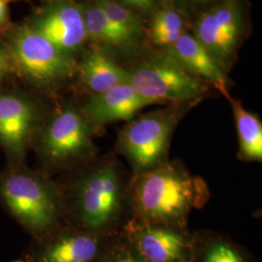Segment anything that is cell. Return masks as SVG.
<instances>
[{
    "mask_svg": "<svg viewBox=\"0 0 262 262\" xmlns=\"http://www.w3.org/2000/svg\"><path fill=\"white\" fill-rule=\"evenodd\" d=\"M136 220L173 226L185 223L189 213L209 198L206 183L181 163L164 161L135 174L129 190Z\"/></svg>",
    "mask_w": 262,
    "mask_h": 262,
    "instance_id": "obj_1",
    "label": "cell"
},
{
    "mask_svg": "<svg viewBox=\"0 0 262 262\" xmlns=\"http://www.w3.org/2000/svg\"><path fill=\"white\" fill-rule=\"evenodd\" d=\"M183 116L181 107L147 113L122 128L118 149L129 160L135 174L167 160L171 136Z\"/></svg>",
    "mask_w": 262,
    "mask_h": 262,
    "instance_id": "obj_2",
    "label": "cell"
},
{
    "mask_svg": "<svg viewBox=\"0 0 262 262\" xmlns=\"http://www.w3.org/2000/svg\"><path fill=\"white\" fill-rule=\"evenodd\" d=\"M123 200L122 171L114 159L93 169L76 188L78 215L90 230H101L115 225L122 214Z\"/></svg>",
    "mask_w": 262,
    "mask_h": 262,
    "instance_id": "obj_3",
    "label": "cell"
},
{
    "mask_svg": "<svg viewBox=\"0 0 262 262\" xmlns=\"http://www.w3.org/2000/svg\"><path fill=\"white\" fill-rule=\"evenodd\" d=\"M127 71L128 84L152 104L196 101L208 90L204 81L167 56L150 58Z\"/></svg>",
    "mask_w": 262,
    "mask_h": 262,
    "instance_id": "obj_4",
    "label": "cell"
},
{
    "mask_svg": "<svg viewBox=\"0 0 262 262\" xmlns=\"http://www.w3.org/2000/svg\"><path fill=\"white\" fill-rule=\"evenodd\" d=\"M9 55L23 74L37 84H56L72 77L78 69L70 54L32 28H24L16 34Z\"/></svg>",
    "mask_w": 262,
    "mask_h": 262,
    "instance_id": "obj_5",
    "label": "cell"
},
{
    "mask_svg": "<svg viewBox=\"0 0 262 262\" xmlns=\"http://www.w3.org/2000/svg\"><path fill=\"white\" fill-rule=\"evenodd\" d=\"M0 190L12 212L30 228L44 230L54 224L57 213L56 197L41 180L13 174L3 180Z\"/></svg>",
    "mask_w": 262,
    "mask_h": 262,
    "instance_id": "obj_6",
    "label": "cell"
},
{
    "mask_svg": "<svg viewBox=\"0 0 262 262\" xmlns=\"http://www.w3.org/2000/svg\"><path fill=\"white\" fill-rule=\"evenodd\" d=\"M238 0H225L204 13L194 28V37L220 66H226L242 33Z\"/></svg>",
    "mask_w": 262,
    "mask_h": 262,
    "instance_id": "obj_7",
    "label": "cell"
},
{
    "mask_svg": "<svg viewBox=\"0 0 262 262\" xmlns=\"http://www.w3.org/2000/svg\"><path fill=\"white\" fill-rule=\"evenodd\" d=\"M92 124L85 115L73 108L58 113L42 136L46 157L59 163L88 155L93 150Z\"/></svg>",
    "mask_w": 262,
    "mask_h": 262,
    "instance_id": "obj_8",
    "label": "cell"
},
{
    "mask_svg": "<svg viewBox=\"0 0 262 262\" xmlns=\"http://www.w3.org/2000/svg\"><path fill=\"white\" fill-rule=\"evenodd\" d=\"M31 28L68 54L78 50L86 39L83 10L71 1L51 7Z\"/></svg>",
    "mask_w": 262,
    "mask_h": 262,
    "instance_id": "obj_9",
    "label": "cell"
},
{
    "mask_svg": "<svg viewBox=\"0 0 262 262\" xmlns=\"http://www.w3.org/2000/svg\"><path fill=\"white\" fill-rule=\"evenodd\" d=\"M152 103L141 97L128 83L118 84L102 94H93L84 107V115L94 125L117 121H131Z\"/></svg>",
    "mask_w": 262,
    "mask_h": 262,
    "instance_id": "obj_10",
    "label": "cell"
},
{
    "mask_svg": "<svg viewBox=\"0 0 262 262\" xmlns=\"http://www.w3.org/2000/svg\"><path fill=\"white\" fill-rule=\"evenodd\" d=\"M130 229L144 261L178 262L184 258L187 241L170 226L139 220L131 223Z\"/></svg>",
    "mask_w": 262,
    "mask_h": 262,
    "instance_id": "obj_11",
    "label": "cell"
},
{
    "mask_svg": "<svg viewBox=\"0 0 262 262\" xmlns=\"http://www.w3.org/2000/svg\"><path fill=\"white\" fill-rule=\"evenodd\" d=\"M166 56L187 72L213 84L226 98L231 99L224 68L194 36L183 33L174 44L169 46Z\"/></svg>",
    "mask_w": 262,
    "mask_h": 262,
    "instance_id": "obj_12",
    "label": "cell"
},
{
    "mask_svg": "<svg viewBox=\"0 0 262 262\" xmlns=\"http://www.w3.org/2000/svg\"><path fill=\"white\" fill-rule=\"evenodd\" d=\"M34 122V110L25 98L0 94V141L16 155H21Z\"/></svg>",
    "mask_w": 262,
    "mask_h": 262,
    "instance_id": "obj_13",
    "label": "cell"
},
{
    "mask_svg": "<svg viewBox=\"0 0 262 262\" xmlns=\"http://www.w3.org/2000/svg\"><path fill=\"white\" fill-rule=\"evenodd\" d=\"M78 69L85 86L94 94L128 83V71L99 51H93L85 56Z\"/></svg>",
    "mask_w": 262,
    "mask_h": 262,
    "instance_id": "obj_14",
    "label": "cell"
},
{
    "mask_svg": "<svg viewBox=\"0 0 262 262\" xmlns=\"http://www.w3.org/2000/svg\"><path fill=\"white\" fill-rule=\"evenodd\" d=\"M239 139V159L261 161L262 124L260 119L248 112L240 101L230 99Z\"/></svg>",
    "mask_w": 262,
    "mask_h": 262,
    "instance_id": "obj_15",
    "label": "cell"
},
{
    "mask_svg": "<svg viewBox=\"0 0 262 262\" xmlns=\"http://www.w3.org/2000/svg\"><path fill=\"white\" fill-rule=\"evenodd\" d=\"M98 252L97 240L88 235L66 236L49 247L43 262H91Z\"/></svg>",
    "mask_w": 262,
    "mask_h": 262,
    "instance_id": "obj_16",
    "label": "cell"
},
{
    "mask_svg": "<svg viewBox=\"0 0 262 262\" xmlns=\"http://www.w3.org/2000/svg\"><path fill=\"white\" fill-rule=\"evenodd\" d=\"M83 10L86 39L110 47H128L120 32L113 27L96 0L85 4Z\"/></svg>",
    "mask_w": 262,
    "mask_h": 262,
    "instance_id": "obj_17",
    "label": "cell"
},
{
    "mask_svg": "<svg viewBox=\"0 0 262 262\" xmlns=\"http://www.w3.org/2000/svg\"><path fill=\"white\" fill-rule=\"evenodd\" d=\"M96 2L128 46L138 41L142 35V26L130 8L125 7L117 0H96Z\"/></svg>",
    "mask_w": 262,
    "mask_h": 262,
    "instance_id": "obj_18",
    "label": "cell"
},
{
    "mask_svg": "<svg viewBox=\"0 0 262 262\" xmlns=\"http://www.w3.org/2000/svg\"><path fill=\"white\" fill-rule=\"evenodd\" d=\"M184 30V20L177 11L171 8L160 10L152 20L150 36L159 46L169 47L174 44Z\"/></svg>",
    "mask_w": 262,
    "mask_h": 262,
    "instance_id": "obj_19",
    "label": "cell"
},
{
    "mask_svg": "<svg viewBox=\"0 0 262 262\" xmlns=\"http://www.w3.org/2000/svg\"><path fill=\"white\" fill-rule=\"evenodd\" d=\"M204 262H244L243 257L232 247L217 243L209 249Z\"/></svg>",
    "mask_w": 262,
    "mask_h": 262,
    "instance_id": "obj_20",
    "label": "cell"
},
{
    "mask_svg": "<svg viewBox=\"0 0 262 262\" xmlns=\"http://www.w3.org/2000/svg\"><path fill=\"white\" fill-rule=\"evenodd\" d=\"M11 57L9 53H7L3 48L0 46V80L4 79L9 75L11 72Z\"/></svg>",
    "mask_w": 262,
    "mask_h": 262,
    "instance_id": "obj_21",
    "label": "cell"
},
{
    "mask_svg": "<svg viewBox=\"0 0 262 262\" xmlns=\"http://www.w3.org/2000/svg\"><path fill=\"white\" fill-rule=\"evenodd\" d=\"M118 2H120L122 5H124L125 7L128 8H136V9L140 10L146 12V8L144 6V3L142 0H117Z\"/></svg>",
    "mask_w": 262,
    "mask_h": 262,
    "instance_id": "obj_22",
    "label": "cell"
},
{
    "mask_svg": "<svg viewBox=\"0 0 262 262\" xmlns=\"http://www.w3.org/2000/svg\"><path fill=\"white\" fill-rule=\"evenodd\" d=\"M112 262H145L140 257L134 256L130 253H123L119 256H117Z\"/></svg>",
    "mask_w": 262,
    "mask_h": 262,
    "instance_id": "obj_23",
    "label": "cell"
},
{
    "mask_svg": "<svg viewBox=\"0 0 262 262\" xmlns=\"http://www.w3.org/2000/svg\"><path fill=\"white\" fill-rule=\"evenodd\" d=\"M8 19V9H7V1L0 0V25L5 24Z\"/></svg>",
    "mask_w": 262,
    "mask_h": 262,
    "instance_id": "obj_24",
    "label": "cell"
},
{
    "mask_svg": "<svg viewBox=\"0 0 262 262\" xmlns=\"http://www.w3.org/2000/svg\"><path fill=\"white\" fill-rule=\"evenodd\" d=\"M143 3H144V6L146 8V11H149L151 9L152 7V4H154V0H142Z\"/></svg>",
    "mask_w": 262,
    "mask_h": 262,
    "instance_id": "obj_25",
    "label": "cell"
},
{
    "mask_svg": "<svg viewBox=\"0 0 262 262\" xmlns=\"http://www.w3.org/2000/svg\"><path fill=\"white\" fill-rule=\"evenodd\" d=\"M192 1H194V2H205V1H208V0H192Z\"/></svg>",
    "mask_w": 262,
    "mask_h": 262,
    "instance_id": "obj_26",
    "label": "cell"
},
{
    "mask_svg": "<svg viewBox=\"0 0 262 262\" xmlns=\"http://www.w3.org/2000/svg\"><path fill=\"white\" fill-rule=\"evenodd\" d=\"M5 1H9V0H5Z\"/></svg>",
    "mask_w": 262,
    "mask_h": 262,
    "instance_id": "obj_27",
    "label": "cell"
}]
</instances>
